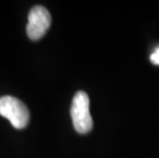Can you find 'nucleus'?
<instances>
[{"label": "nucleus", "instance_id": "20e7f679", "mask_svg": "<svg viewBox=\"0 0 159 158\" xmlns=\"http://www.w3.org/2000/svg\"><path fill=\"white\" fill-rule=\"evenodd\" d=\"M150 60H151L152 64L159 66V46L154 50L153 52H152V55L150 56Z\"/></svg>", "mask_w": 159, "mask_h": 158}, {"label": "nucleus", "instance_id": "f03ea898", "mask_svg": "<svg viewBox=\"0 0 159 158\" xmlns=\"http://www.w3.org/2000/svg\"><path fill=\"white\" fill-rule=\"evenodd\" d=\"M0 115L9 120L16 129H23L28 125L30 113L21 100L11 96L0 97Z\"/></svg>", "mask_w": 159, "mask_h": 158}, {"label": "nucleus", "instance_id": "f257e3e1", "mask_svg": "<svg viewBox=\"0 0 159 158\" xmlns=\"http://www.w3.org/2000/svg\"><path fill=\"white\" fill-rule=\"evenodd\" d=\"M70 113L73 126L77 133L84 134L90 132L93 122L89 112V97L86 93L77 92L75 93Z\"/></svg>", "mask_w": 159, "mask_h": 158}, {"label": "nucleus", "instance_id": "7ed1b4c3", "mask_svg": "<svg viewBox=\"0 0 159 158\" xmlns=\"http://www.w3.org/2000/svg\"><path fill=\"white\" fill-rule=\"evenodd\" d=\"M52 24L50 13L44 6L36 5L29 12L27 35L33 41L41 39Z\"/></svg>", "mask_w": 159, "mask_h": 158}]
</instances>
